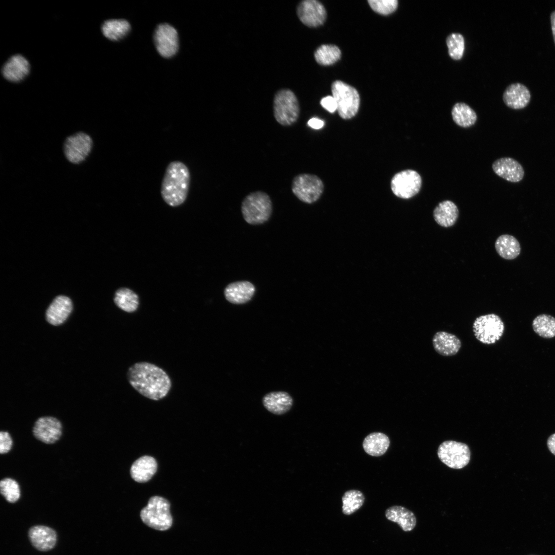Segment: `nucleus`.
<instances>
[{
    "mask_svg": "<svg viewBox=\"0 0 555 555\" xmlns=\"http://www.w3.org/2000/svg\"><path fill=\"white\" fill-rule=\"evenodd\" d=\"M127 378L132 387L140 394L155 401L165 397L172 386L170 376L163 369L145 361L132 365L128 368Z\"/></svg>",
    "mask_w": 555,
    "mask_h": 555,
    "instance_id": "nucleus-1",
    "label": "nucleus"
},
{
    "mask_svg": "<svg viewBox=\"0 0 555 555\" xmlns=\"http://www.w3.org/2000/svg\"><path fill=\"white\" fill-rule=\"evenodd\" d=\"M190 173L182 162L173 161L167 165L160 188L161 195L169 206L176 207L186 200L190 188Z\"/></svg>",
    "mask_w": 555,
    "mask_h": 555,
    "instance_id": "nucleus-2",
    "label": "nucleus"
},
{
    "mask_svg": "<svg viewBox=\"0 0 555 555\" xmlns=\"http://www.w3.org/2000/svg\"><path fill=\"white\" fill-rule=\"evenodd\" d=\"M241 212L244 220L250 225L262 224L269 220L272 212L269 195L262 191L250 193L243 200Z\"/></svg>",
    "mask_w": 555,
    "mask_h": 555,
    "instance_id": "nucleus-3",
    "label": "nucleus"
},
{
    "mask_svg": "<svg viewBox=\"0 0 555 555\" xmlns=\"http://www.w3.org/2000/svg\"><path fill=\"white\" fill-rule=\"evenodd\" d=\"M170 508V503L166 499L159 496H152L149 499L147 505L140 511L141 520L154 529L168 530L173 523Z\"/></svg>",
    "mask_w": 555,
    "mask_h": 555,
    "instance_id": "nucleus-4",
    "label": "nucleus"
},
{
    "mask_svg": "<svg viewBox=\"0 0 555 555\" xmlns=\"http://www.w3.org/2000/svg\"><path fill=\"white\" fill-rule=\"evenodd\" d=\"M273 115L275 120L281 125L291 126L298 120L300 112L298 99L290 90H279L273 100Z\"/></svg>",
    "mask_w": 555,
    "mask_h": 555,
    "instance_id": "nucleus-5",
    "label": "nucleus"
},
{
    "mask_svg": "<svg viewBox=\"0 0 555 555\" xmlns=\"http://www.w3.org/2000/svg\"><path fill=\"white\" fill-rule=\"evenodd\" d=\"M331 92L340 117L349 119L355 116L360 106V96L357 89L343 81L337 80L332 83Z\"/></svg>",
    "mask_w": 555,
    "mask_h": 555,
    "instance_id": "nucleus-6",
    "label": "nucleus"
},
{
    "mask_svg": "<svg viewBox=\"0 0 555 555\" xmlns=\"http://www.w3.org/2000/svg\"><path fill=\"white\" fill-rule=\"evenodd\" d=\"M472 328L476 339L486 345L493 344L499 340L505 330L503 320L495 313L477 317L474 321Z\"/></svg>",
    "mask_w": 555,
    "mask_h": 555,
    "instance_id": "nucleus-7",
    "label": "nucleus"
},
{
    "mask_svg": "<svg viewBox=\"0 0 555 555\" xmlns=\"http://www.w3.org/2000/svg\"><path fill=\"white\" fill-rule=\"evenodd\" d=\"M291 190L293 194L301 201L312 203L321 197L324 190V184L317 175L302 173L297 175L293 178Z\"/></svg>",
    "mask_w": 555,
    "mask_h": 555,
    "instance_id": "nucleus-8",
    "label": "nucleus"
},
{
    "mask_svg": "<svg viewBox=\"0 0 555 555\" xmlns=\"http://www.w3.org/2000/svg\"><path fill=\"white\" fill-rule=\"evenodd\" d=\"M437 455L440 460L448 467L460 469L469 464L471 452L466 443L447 440L438 447Z\"/></svg>",
    "mask_w": 555,
    "mask_h": 555,
    "instance_id": "nucleus-9",
    "label": "nucleus"
},
{
    "mask_svg": "<svg viewBox=\"0 0 555 555\" xmlns=\"http://www.w3.org/2000/svg\"><path fill=\"white\" fill-rule=\"evenodd\" d=\"M421 186V176L417 171L411 169L396 173L391 182L393 193L403 199H409L417 195Z\"/></svg>",
    "mask_w": 555,
    "mask_h": 555,
    "instance_id": "nucleus-10",
    "label": "nucleus"
},
{
    "mask_svg": "<svg viewBox=\"0 0 555 555\" xmlns=\"http://www.w3.org/2000/svg\"><path fill=\"white\" fill-rule=\"evenodd\" d=\"M93 142L90 136L82 132H77L66 138L63 144V151L66 159L72 164H79L89 155Z\"/></svg>",
    "mask_w": 555,
    "mask_h": 555,
    "instance_id": "nucleus-11",
    "label": "nucleus"
},
{
    "mask_svg": "<svg viewBox=\"0 0 555 555\" xmlns=\"http://www.w3.org/2000/svg\"><path fill=\"white\" fill-rule=\"evenodd\" d=\"M154 41L158 52L163 57H172L178 49L177 32L168 24H161L157 27L154 32Z\"/></svg>",
    "mask_w": 555,
    "mask_h": 555,
    "instance_id": "nucleus-12",
    "label": "nucleus"
},
{
    "mask_svg": "<svg viewBox=\"0 0 555 555\" xmlns=\"http://www.w3.org/2000/svg\"><path fill=\"white\" fill-rule=\"evenodd\" d=\"M297 14L301 22L309 27H317L324 24L327 14L325 7L316 0H305L297 7Z\"/></svg>",
    "mask_w": 555,
    "mask_h": 555,
    "instance_id": "nucleus-13",
    "label": "nucleus"
},
{
    "mask_svg": "<svg viewBox=\"0 0 555 555\" xmlns=\"http://www.w3.org/2000/svg\"><path fill=\"white\" fill-rule=\"evenodd\" d=\"M32 432L34 436L39 440L47 444H52L61 437L62 425L55 417H42L35 422Z\"/></svg>",
    "mask_w": 555,
    "mask_h": 555,
    "instance_id": "nucleus-14",
    "label": "nucleus"
},
{
    "mask_svg": "<svg viewBox=\"0 0 555 555\" xmlns=\"http://www.w3.org/2000/svg\"><path fill=\"white\" fill-rule=\"evenodd\" d=\"M30 66L27 59L20 54L13 55L2 68L4 78L11 82H20L29 73Z\"/></svg>",
    "mask_w": 555,
    "mask_h": 555,
    "instance_id": "nucleus-15",
    "label": "nucleus"
},
{
    "mask_svg": "<svg viewBox=\"0 0 555 555\" xmlns=\"http://www.w3.org/2000/svg\"><path fill=\"white\" fill-rule=\"evenodd\" d=\"M492 168L497 176L509 182H520L524 176L522 165L510 157H503L496 160L492 163Z\"/></svg>",
    "mask_w": 555,
    "mask_h": 555,
    "instance_id": "nucleus-16",
    "label": "nucleus"
},
{
    "mask_svg": "<svg viewBox=\"0 0 555 555\" xmlns=\"http://www.w3.org/2000/svg\"><path fill=\"white\" fill-rule=\"evenodd\" d=\"M531 95L528 88L520 83H512L505 89L503 100L506 106L514 109L525 107L529 103Z\"/></svg>",
    "mask_w": 555,
    "mask_h": 555,
    "instance_id": "nucleus-17",
    "label": "nucleus"
},
{
    "mask_svg": "<svg viewBox=\"0 0 555 555\" xmlns=\"http://www.w3.org/2000/svg\"><path fill=\"white\" fill-rule=\"evenodd\" d=\"M255 291L254 286L250 282L237 281L228 284L224 289L226 299L234 304H243L249 302Z\"/></svg>",
    "mask_w": 555,
    "mask_h": 555,
    "instance_id": "nucleus-18",
    "label": "nucleus"
},
{
    "mask_svg": "<svg viewBox=\"0 0 555 555\" xmlns=\"http://www.w3.org/2000/svg\"><path fill=\"white\" fill-rule=\"evenodd\" d=\"M432 344L435 350L445 357L456 355L461 346V341L456 336L445 331H439L434 335Z\"/></svg>",
    "mask_w": 555,
    "mask_h": 555,
    "instance_id": "nucleus-19",
    "label": "nucleus"
},
{
    "mask_svg": "<svg viewBox=\"0 0 555 555\" xmlns=\"http://www.w3.org/2000/svg\"><path fill=\"white\" fill-rule=\"evenodd\" d=\"M28 535L34 547L42 551L51 549L57 542L56 532L53 529L45 526L37 525L31 527Z\"/></svg>",
    "mask_w": 555,
    "mask_h": 555,
    "instance_id": "nucleus-20",
    "label": "nucleus"
},
{
    "mask_svg": "<svg viewBox=\"0 0 555 555\" xmlns=\"http://www.w3.org/2000/svg\"><path fill=\"white\" fill-rule=\"evenodd\" d=\"M72 309L71 300L67 297L59 295L48 307L46 312V320L52 325H60L68 318Z\"/></svg>",
    "mask_w": 555,
    "mask_h": 555,
    "instance_id": "nucleus-21",
    "label": "nucleus"
},
{
    "mask_svg": "<svg viewBox=\"0 0 555 555\" xmlns=\"http://www.w3.org/2000/svg\"><path fill=\"white\" fill-rule=\"evenodd\" d=\"M263 404L270 413L281 415L288 412L293 405V399L286 392H272L266 394L262 399Z\"/></svg>",
    "mask_w": 555,
    "mask_h": 555,
    "instance_id": "nucleus-22",
    "label": "nucleus"
},
{
    "mask_svg": "<svg viewBox=\"0 0 555 555\" xmlns=\"http://www.w3.org/2000/svg\"><path fill=\"white\" fill-rule=\"evenodd\" d=\"M157 464L155 459L150 456H143L135 460L131 468L132 478L137 482L142 483L149 481L155 474Z\"/></svg>",
    "mask_w": 555,
    "mask_h": 555,
    "instance_id": "nucleus-23",
    "label": "nucleus"
},
{
    "mask_svg": "<svg viewBox=\"0 0 555 555\" xmlns=\"http://www.w3.org/2000/svg\"><path fill=\"white\" fill-rule=\"evenodd\" d=\"M433 216L438 225L448 228L456 223L459 216V210L454 202L446 200L440 202L434 208Z\"/></svg>",
    "mask_w": 555,
    "mask_h": 555,
    "instance_id": "nucleus-24",
    "label": "nucleus"
},
{
    "mask_svg": "<svg viewBox=\"0 0 555 555\" xmlns=\"http://www.w3.org/2000/svg\"><path fill=\"white\" fill-rule=\"evenodd\" d=\"M386 518L397 523L404 531L412 530L416 525V518L414 513L401 506H393L385 512Z\"/></svg>",
    "mask_w": 555,
    "mask_h": 555,
    "instance_id": "nucleus-25",
    "label": "nucleus"
},
{
    "mask_svg": "<svg viewBox=\"0 0 555 555\" xmlns=\"http://www.w3.org/2000/svg\"><path fill=\"white\" fill-rule=\"evenodd\" d=\"M390 444L388 437L381 432H373L364 439L362 447L364 451L372 456H380L385 453Z\"/></svg>",
    "mask_w": 555,
    "mask_h": 555,
    "instance_id": "nucleus-26",
    "label": "nucleus"
},
{
    "mask_svg": "<svg viewBox=\"0 0 555 555\" xmlns=\"http://www.w3.org/2000/svg\"><path fill=\"white\" fill-rule=\"evenodd\" d=\"M495 248L502 258L511 260L517 257L521 252V245L517 239L509 234H503L495 242Z\"/></svg>",
    "mask_w": 555,
    "mask_h": 555,
    "instance_id": "nucleus-27",
    "label": "nucleus"
},
{
    "mask_svg": "<svg viewBox=\"0 0 555 555\" xmlns=\"http://www.w3.org/2000/svg\"><path fill=\"white\" fill-rule=\"evenodd\" d=\"M103 35L109 40L117 41L125 36L130 32V23L123 19H111L104 21L101 25Z\"/></svg>",
    "mask_w": 555,
    "mask_h": 555,
    "instance_id": "nucleus-28",
    "label": "nucleus"
},
{
    "mask_svg": "<svg viewBox=\"0 0 555 555\" xmlns=\"http://www.w3.org/2000/svg\"><path fill=\"white\" fill-rule=\"evenodd\" d=\"M451 115L453 121L458 126L468 128L475 124L477 116L469 105L464 102L456 103L452 107Z\"/></svg>",
    "mask_w": 555,
    "mask_h": 555,
    "instance_id": "nucleus-29",
    "label": "nucleus"
},
{
    "mask_svg": "<svg viewBox=\"0 0 555 555\" xmlns=\"http://www.w3.org/2000/svg\"><path fill=\"white\" fill-rule=\"evenodd\" d=\"M114 301L118 308L128 313L135 312L139 306L138 294L126 287L120 288L115 292Z\"/></svg>",
    "mask_w": 555,
    "mask_h": 555,
    "instance_id": "nucleus-30",
    "label": "nucleus"
},
{
    "mask_svg": "<svg viewBox=\"0 0 555 555\" xmlns=\"http://www.w3.org/2000/svg\"><path fill=\"white\" fill-rule=\"evenodd\" d=\"M533 331L543 338H552L555 337V318L553 316L541 314L536 316L532 323Z\"/></svg>",
    "mask_w": 555,
    "mask_h": 555,
    "instance_id": "nucleus-31",
    "label": "nucleus"
},
{
    "mask_svg": "<svg viewBox=\"0 0 555 555\" xmlns=\"http://www.w3.org/2000/svg\"><path fill=\"white\" fill-rule=\"evenodd\" d=\"M314 56L316 62L320 65H330L340 59L341 52L339 48L335 45L325 44L316 49Z\"/></svg>",
    "mask_w": 555,
    "mask_h": 555,
    "instance_id": "nucleus-32",
    "label": "nucleus"
},
{
    "mask_svg": "<svg viewBox=\"0 0 555 555\" xmlns=\"http://www.w3.org/2000/svg\"><path fill=\"white\" fill-rule=\"evenodd\" d=\"M364 501V495L360 491L353 489L346 491L342 497L343 513L353 514L362 506Z\"/></svg>",
    "mask_w": 555,
    "mask_h": 555,
    "instance_id": "nucleus-33",
    "label": "nucleus"
},
{
    "mask_svg": "<svg viewBox=\"0 0 555 555\" xmlns=\"http://www.w3.org/2000/svg\"><path fill=\"white\" fill-rule=\"evenodd\" d=\"M446 44L449 56L454 60H460L464 55L465 48V39L459 33H452L446 38Z\"/></svg>",
    "mask_w": 555,
    "mask_h": 555,
    "instance_id": "nucleus-34",
    "label": "nucleus"
},
{
    "mask_svg": "<svg viewBox=\"0 0 555 555\" xmlns=\"http://www.w3.org/2000/svg\"><path fill=\"white\" fill-rule=\"evenodd\" d=\"M0 490L2 495L9 503H15L20 497L19 485L12 478H5L2 479L0 482Z\"/></svg>",
    "mask_w": 555,
    "mask_h": 555,
    "instance_id": "nucleus-35",
    "label": "nucleus"
},
{
    "mask_svg": "<svg viewBox=\"0 0 555 555\" xmlns=\"http://www.w3.org/2000/svg\"><path fill=\"white\" fill-rule=\"evenodd\" d=\"M368 4L376 12L388 15L394 12L398 7L397 0H369Z\"/></svg>",
    "mask_w": 555,
    "mask_h": 555,
    "instance_id": "nucleus-36",
    "label": "nucleus"
},
{
    "mask_svg": "<svg viewBox=\"0 0 555 555\" xmlns=\"http://www.w3.org/2000/svg\"><path fill=\"white\" fill-rule=\"evenodd\" d=\"M12 443V439L9 433L6 431H1L0 433L1 454L8 453L11 450Z\"/></svg>",
    "mask_w": 555,
    "mask_h": 555,
    "instance_id": "nucleus-37",
    "label": "nucleus"
},
{
    "mask_svg": "<svg viewBox=\"0 0 555 555\" xmlns=\"http://www.w3.org/2000/svg\"><path fill=\"white\" fill-rule=\"evenodd\" d=\"M320 104L324 108L330 113H333L337 110V104L332 96H328L323 98L320 101Z\"/></svg>",
    "mask_w": 555,
    "mask_h": 555,
    "instance_id": "nucleus-38",
    "label": "nucleus"
},
{
    "mask_svg": "<svg viewBox=\"0 0 555 555\" xmlns=\"http://www.w3.org/2000/svg\"><path fill=\"white\" fill-rule=\"evenodd\" d=\"M308 125L311 128L319 130L322 128L324 125V122L319 118H312L308 121Z\"/></svg>",
    "mask_w": 555,
    "mask_h": 555,
    "instance_id": "nucleus-39",
    "label": "nucleus"
},
{
    "mask_svg": "<svg viewBox=\"0 0 555 555\" xmlns=\"http://www.w3.org/2000/svg\"><path fill=\"white\" fill-rule=\"evenodd\" d=\"M547 443L549 451L555 455V433L550 436Z\"/></svg>",
    "mask_w": 555,
    "mask_h": 555,
    "instance_id": "nucleus-40",
    "label": "nucleus"
},
{
    "mask_svg": "<svg viewBox=\"0 0 555 555\" xmlns=\"http://www.w3.org/2000/svg\"><path fill=\"white\" fill-rule=\"evenodd\" d=\"M550 22L553 40L555 43V10L553 11L550 14Z\"/></svg>",
    "mask_w": 555,
    "mask_h": 555,
    "instance_id": "nucleus-41",
    "label": "nucleus"
}]
</instances>
